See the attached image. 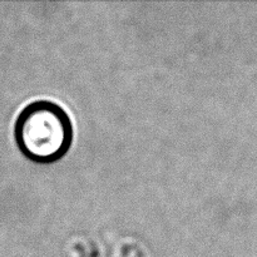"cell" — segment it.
<instances>
[{
    "label": "cell",
    "mask_w": 257,
    "mask_h": 257,
    "mask_svg": "<svg viewBox=\"0 0 257 257\" xmlns=\"http://www.w3.org/2000/svg\"><path fill=\"white\" fill-rule=\"evenodd\" d=\"M14 140L20 153L32 162L54 163L62 160L72 146V120L57 103L35 100L18 114Z\"/></svg>",
    "instance_id": "cell-1"
}]
</instances>
